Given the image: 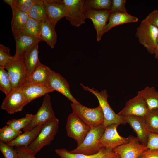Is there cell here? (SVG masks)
<instances>
[{
    "label": "cell",
    "mask_w": 158,
    "mask_h": 158,
    "mask_svg": "<svg viewBox=\"0 0 158 158\" xmlns=\"http://www.w3.org/2000/svg\"><path fill=\"white\" fill-rule=\"evenodd\" d=\"M80 85L84 90L92 93L97 99L103 114V125L105 128L113 124L126 123L122 117L116 114L110 106L108 101V92L106 90L99 92L94 88H90L82 84Z\"/></svg>",
    "instance_id": "cell-1"
},
{
    "label": "cell",
    "mask_w": 158,
    "mask_h": 158,
    "mask_svg": "<svg viewBox=\"0 0 158 158\" xmlns=\"http://www.w3.org/2000/svg\"><path fill=\"white\" fill-rule=\"evenodd\" d=\"M59 120L56 118L43 124L35 139L27 147L35 156L44 146L49 145L54 139L59 127Z\"/></svg>",
    "instance_id": "cell-2"
},
{
    "label": "cell",
    "mask_w": 158,
    "mask_h": 158,
    "mask_svg": "<svg viewBox=\"0 0 158 158\" xmlns=\"http://www.w3.org/2000/svg\"><path fill=\"white\" fill-rule=\"evenodd\" d=\"M105 129L103 124L91 128L82 143L76 148L69 152L72 153L87 155L98 152L102 147L99 140Z\"/></svg>",
    "instance_id": "cell-3"
},
{
    "label": "cell",
    "mask_w": 158,
    "mask_h": 158,
    "mask_svg": "<svg viewBox=\"0 0 158 158\" xmlns=\"http://www.w3.org/2000/svg\"><path fill=\"white\" fill-rule=\"evenodd\" d=\"M135 36L140 44L152 54H154L158 37V28L145 19L137 28Z\"/></svg>",
    "instance_id": "cell-4"
},
{
    "label": "cell",
    "mask_w": 158,
    "mask_h": 158,
    "mask_svg": "<svg viewBox=\"0 0 158 158\" xmlns=\"http://www.w3.org/2000/svg\"><path fill=\"white\" fill-rule=\"evenodd\" d=\"M71 106L74 113L91 128L103 124V114L100 106L94 108L85 107L80 103H72Z\"/></svg>",
    "instance_id": "cell-5"
},
{
    "label": "cell",
    "mask_w": 158,
    "mask_h": 158,
    "mask_svg": "<svg viewBox=\"0 0 158 158\" xmlns=\"http://www.w3.org/2000/svg\"><path fill=\"white\" fill-rule=\"evenodd\" d=\"M67 135L75 140L77 146L83 142L90 127L72 112L68 116L65 126Z\"/></svg>",
    "instance_id": "cell-6"
},
{
    "label": "cell",
    "mask_w": 158,
    "mask_h": 158,
    "mask_svg": "<svg viewBox=\"0 0 158 158\" xmlns=\"http://www.w3.org/2000/svg\"><path fill=\"white\" fill-rule=\"evenodd\" d=\"M53 110L51 97L48 94L45 95L42 103L30 123L22 130L24 132L29 131L35 127L56 119Z\"/></svg>",
    "instance_id": "cell-7"
},
{
    "label": "cell",
    "mask_w": 158,
    "mask_h": 158,
    "mask_svg": "<svg viewBox=\"0 0 158 158\" xmlns=\"http://www.w3.org/2000/svg\"><path fill=\"white\" fill-rule=\"evenodd\" d=\"M67 15L65 17L71 25L79 27L85 22L84 4L83 0H61Z\"/></svg>",
    "instance_id": "cell-8"
},
{
    "label": "cell",
    "mask_w": 158,
    "mask_h": 158,
    "mask_svg": "<svg viewBox=\"0 0 158 158\" xmlns=\"http://www.w3.org/2000/svg\"><path fill=\"white\" fill-rule=\"evenodd\" d=\"M120 124L110 125L105 128L99 142L102 147L111 150L116 148L129 142L130 137L125 138L121 136L117 128Z\"/></svg>",
    "instance_id": "cell-9"
},
{
    "label": "cell",
    "mask_w": 158,
    "mask_h": 158,
    "mask_svg": "<svg viewBox=\"0 0 158 158\" xmlns=\"http://www.w3.org/2000/svg\"><path fill=\"white\" fill-rule=\"evenodd\" d=\"M28 103L24 96L21 87L14 89L4 99L1 108L10 114L20 112Z\"/></svg>",
    "instance_id": "cell-10"
},
{
    "label": "cell",
    "mask_w": 158,
    "mask_h": 158,
    "mask_svg": "<svg viewBox=\"0 0 158 158\" xmlns=\"http://www.w3.org/2000/svg\"><path fill=\"white\" fill-rule=\"evenodd\" d=\"M5 69L9 74L13 89L21 87L28 82V76L23 58L14 59Z\"/></svg>",
    "instance_id": "cell-11"
},
{
    "label": "cell",
    "mask_w": 158,
    "mask_h": 158,
    "mask_svg": "<svg viewBox=\"0 0 158 158\" xmlns=\"http://www.w3.org/2000/svg\"><path fill=\"white\" fill-rule=\"evenodd\" d=\"M149 111L146 102L138 93L135 96L126 102L118 114L122 117L134 116L144 117Z\"/></svg>",
    "instance_id": "cell-12"
},
{
    "label": "cell",
    "mask_w": 158,
    "mask_h": 158,
    "mask_svg": "<svg viewBox=\"0 0 158 158\" xmlns=\"http://www.w3.org/2000/svg\"><path fill=\"white\" fill-rule=\"evenodd\" d=\"M130 137L129 142L113 150L120 158H138L148 149L146 145L140 144L136 137Z\"/></svg>",
    "instance_id": "cell-13"
},
{
    "label": "cell",
    "mask_w": 158,
    "mask_h": 158,
    "mask_svg": "<svg viewBox=\"0 0 158 158\" xmlns=\"http://www.w3.org/2000/svg\"><path fill=\"white\" fill-rule=\"evenodd\" d=\"M111 12L109 11L97 10L85 8L86 18L92 21L96 32L97 41H100L104 34V30L109 20Z\"/></svg>",
    "instance_id": "cell-14"
},
{
    "label": "cell",
    "mask_w": 158,
    "mask_h": 158,
    "mask_svg": "<svg viewBox=\"0 0 158 158\" xmlns=\"http://www.w3.org/2000/svg\"><path fill=\"white\" fill-rule=\"evenodd\" d=\"M48 85L53 91H56L62 94L72 103H80L71 93L69 84L66 80L60 74L50 68Z\"/></svg>",
    "instance_id": "cell-15"
},
{
    "label": "cell",
    "mask_w": 158,
    "mask_h": 158,
    "mask_svg": "<svg viewBox=\"0 0 158 158\" xmlns=\"http://www.w3.org/2000/svg\"><path fill=\"white\" fill-rule=\"evenodd\" d=\"M48 20L53 26L67 15L64 6L60 0H43Z\"/></svg>",
    "instance_id": "cell-16"
},
{
    "label": "cell",
    "mask_w": 158,
    "mask_h": 158,
    "mask_svg": "<svg viewBox=\"0 0 158 158\" xmlns=\"http://www.w3.org/2000/svg\"><path fill=\"white\" fill-rule=\"evenodd\" d=\"M16 51L13 56L15 60L21 59L27 51L36 43L42 40L40 38L23 33L14 36Z\"/></svg>",
    "instance_id": "cell-17"
},
{
    "label": "cell",
    "mask_w": 158,
    "mask_h": 158,
    "mask_svg": "<svg viewBox=\"0 0 158 158\" xmlns=\"http://www.w3.org/2000/svg\"><path fill=\"white\" fill-rule=\"evenodd\" d=\"M135 133L137 138L141 144L147 145L149 133L146 128L144 118L134 116L122 117Z\"/></svg>",
    "instance_id": "cell-18"
},
{
    "label": "cell",
    "mask_w": 158,
    "mask_h": 158,
    "mask_svg": "<svg viewBox=\"0 0 158 158\" xmlns=\"http://www.w3.org/2000/svg\"><path fill=\"white\" fill-rule=\"evenodd\" d=\"M55 152L61 158H115L119 157L113 150L104 147L98 152L92 155L72 153L65 148L56 149Z\"/></svg>",
    "instance_id": "cell-19"
},
{
    "label": "cell",
    "mask_w": 158,
    "mask_h": 158,
    "mask_svg": "<svg viewBox=\"0 0 158 158\" xmlns=\"http://www.w3.org/2000/svg\"><path fill=\"white\" fill-rule=\"evenodd\" d=\"M21 87L24 96L28 103L36 98L54 91L48 85L29 82Z\"/></svg>",
    "instance_id": "cell-20"
},
{
    "label": "cell",
    "mask_w": 158,
    "mask_h": 158,
    "mask_svg": "<svg viewBox=\"0 0 158 158\" xmlns=\"http://www.w3.org/2000/svg\"><path fill=\"white\" fill-rule=\"evenodd\" d=\"M138 18L128 13L127 12H116L111 13L108 22L104 30V34L116 26L125 23L136 22Z\"/></svg>",
    "instance_id": "cell-21"
},
{
    "label": "cell",
    "mask_w": 158,
    "mask_h": 158,
    "mask_svg": "<svg viewBox=\"0 0 158 158\" xmlns=\"http://www.w3.org/2000/svg\"><path fill=\"white\" fill-rule=\"evenodd\" d=\"M11 7L12 12L11 24L14 36L22 33L29 16L28 13L20 11L15 6Z\"/></svg>",
    "instance_id": "cell-22"
},
{
    "label": "cell",
    "mask_w": 158,
    "mask_h": 158,
    "mask_svg": "<svg viewBox=\"0 0 158 158\" xmlns=\"http://www.w3.org/2000/svg\"><path fill=\"white\" fill-rule=\"evenodd\" d=\"M43 125H39L29 131L24 132L11 142L6 144L13 147L23 146L27 147L37 137Z\"/></svg>",
    "instance_id": "cell-23"
},
{
    "label": "cell",
    "mask_w": 158,
    "mask_h": 158,
    "mask_svg": "<svg viewBox=\"0 0 158 158\" xmlns=\"http://www.w3.org/2000/svg\"><path fill=\"white\" fill-rule=\"evenodd\" d=\"M38 44H36L29 49L23 58L28 77L41 64L38 58Z\"/></svg>",
    "instance_id": "cell-24"
},
{
    "label": "cell",
    "mask_w": 158,
    "mask_h": 158,
    "mask_svg": "<svg viewBox=\"0 0 158 158\" xmlns=\"http://www.w3.org/2000/svg\"><path fill=\"white\" fill-rule=\"evenodd\" d=\"M40 38L45 42L51 48H54L57 41V36L55 27L48 20L42 23Z\"/></svg>",
    "instance_id": "cell-25"
},
{
    "label": "cell",
    "mask_w": 158,
    "mask_h": 158,
    "mask_svg": "<svg viewBox=\"0 0 158 158\" xmlns=\"http://www.w3.org/2000/svg\"><path fill=\"white\" fill-rule=\"evenodd\" d=\"M49 68L46 65L41 63L28 77L27 82L48 85Z\"/></svg>",
    "instance_id": "cell-26"
},
{
    "label": "cell",
    "mask_w": 158,
    "mask_h": 158,
    "mask_svg": "<svg viewBox=\"0 0 158 158\" xmlns=\"http://www.w3.org/2000/svg\"><path fill=\"white\" fill-rule=\"evenodd\" d=\"M138 93L146 102L149 111L158 109V92L153 87H147Z\"/></svg>",
    "instance_id": "cell-27"
},
{
    "label": "cell",
    "mask_w": 158,
    "mask_h": 158,
    "mask_svg": "<svg viewBox=\"0 0 158 158\" xmlns=\"http://www.w3.org/2000/svg\"><path fill=\"white\" fill-rule=\"evenodd\" d=\"M28 14L29 17L42 23L48 20L43 0H37Z\"/></svg>",
    "instance_id": "cell-28"
},
{
    "label": "cell",
    "mask_w": 158,
    "mask_h": 158,
    "mask_svg": "<svg viewBox=\"0 0 158 158\" xmlns=\"http://www.w3.org/2000/svg\"><path fill=\"white\" fill-rule=\"evenodd\" d=\"M143 118L148 132L158 134V109L149 111Z\"/></svg>",
    "instance_id": "cell-29"
},
{
    "label": "cell",
    "mask_w": 158,
    "mask_h": 158,
    "mask_svg": "<svg viewBox=\"0 0 158 158\" xmlns=\"http://www.w3.org/2000/svg\"><path fill=\"white\" fill-rule=\"evenodd\" d=\"M42 23L29 17L22 33L40 38Z\"/></svg>",
    "instance_id": "cell-30"
},
{
    "label": "cell",
    "mask_w": 158,
    "mask_h": 158,
    "mask_svg": "<svg viewBox=\"0 0 158 158\" xmlns=\"http://www.w3.org/2000/svg\"><path fill=\"white\" fill-rule=\"evenodd\" d=\"M112 1L111 0H85V8L97 10L109 11Z\"/></svg>",
    "instance_id": "cell-31"
},
{
    "label": "cell",
    "mask_w": 158,
    "mask_h": 158,
    "mask_svg": "<svg viewBox=\"0 0 158 158\" xmlns=\"http://www.w3.org/2000/svg\"><path fill=\"white\" fill-rule=\"evenodd\" d=\"M34 116V114H27L25 117L21 118L9 120L6 124L15 130L19 131L30 123Z\"/></svg>",
    "instance_id": "cell-32"
},
{
    "label": "cell",
    "mask_w": 158,
    "mask_h": 158,
    "mask_svg": "<svg viewBox=\"0 0 158 158\" xmlns=\"http://www.w3.org/2000/svg\"><path fill=\"white\" fill-rule=\"evenodd\" d=\"M22 133L21 131H17L8 125L0 129V141L7 143L15 139Z\"/></svg>",
    "instance_id": "cell-33"
},
{
    "label": "cell",
    "mask_w": 158,
    "mask_h": 158,
    "mask_svg": "<svg viewBox=\"0 0 158 158\" xmlns=\"http://www.w3.org/2000/svg\"><path fill=\"white\" fill-rule=\"evenodd\" d=\"M13 89L11 79L5 69L0 68V90L7 95Z\"/></svg>",
    "instance_id": "cell-34"
},
{
    "label": "cell",
    "mask_w": 158,
    "mask_h": 158,
    "mask_svg": "<svg viewBox=\"0 0 158 158\" xmlns=\"http://www.w3.org/2000/svg\"><path fill=\"white\" fill-rule=\"evenodd\" d=\"M14 60L11 56L10 49L2 44H0V68H5Z\"/></svg>",
    "instance_id": "cell-35"
},
{
    "label": "cell",
    "mask_w": 158,
    "mask_h": 158,
    "mask_svg": "<svg viewBox=\"0 0 158 158\" xmlns=\"http://www.w3.org/2000/svg\"><path fill=\"white\" fill-rule=\"evenodd\" d=\"M0 150L4 158H18L17 150L13 147L0 141Z\"/></svg>",
    "instance_id": "cell-36"
},
{
    "label": "cell",
    "mask_w": 158,
    "mask_h": 158,
    "mask_svg": "<svg viewBox=\"0 0 158 158\" xmlns=\"http://www.w3.org/2000/svg\"><path fill=\"white\" fill-rule=\"evenodd\" d=\"M37 0H16L15 6L20 11L28 13Z\"/></svg>",
    "instance_id": "cell-37"
},
{
    "label": "cell",
    "mask_w": 158,
    "mask_h": 158,
    "mask_svg": "<svg viewBox=\"0 0 158 158\" xmlns=\"http://www.w3.org/2000/svg\"><path fill=\"white\" fill-rule=\"evenodd\" d=\"M126 0H113L110 10L111 13L116 12H127L125 4Z\"/></svg>",
    "instance_id": "cell-38"
},
{
    "label": "cell",
    "mask_w": 158,
    "mask_h": 158,
    "mask_svg": "<svg viewBox=\"0 0 158 158\" xmlns=\"http://www.w3.org/2000/svg\"><path fill=\"white\" fill-rule=\"evenodd\" d=\"M18 158H36L33 153L27 147L23 146L16 147Z\"/></svg>",
    "instance_id": "cell-39"
},
{
    "label": "cell",
    "mask_w": 158,
    "mask_h": 158,
    "mask_svg": "<svg viewBox=\"0 0 158 158\" xmlns=\"http://www.w3.org/2000/svg\"><path fill=\"white\" fill-rule=\"evenodd\" d=\"M147 146L149 149H158V134L149 133Z\"/></svg>",
    "instance_id": "cell-40"
},
{
    "label": "cell",
    "mask_w": 158,
    "mask_h": 158,
    "mask_svg": "<svg viewBox=\"0 0 158 158\" xmlns=\"http://www.w3.org/2000/svg\"><path fill=\"white\" fill-rule=\"evenodd\" d=\"M145 19L158 28V10L152 11Z\"/></svg>",
    "instance_id": "cell-41"
},
{
    "label": "cell",
    "mask_w": 158,
    "mask_h": 158,
    "mask_svg": "<svg viewBox=\"0 0 158 158\" xmlns=\"http://www.w3.org/2000/svg\"><path fill=\"white\" fill-rule=\"evenodd\" d=\"M138 158H158V149H148Z\"/></svg>",
    "instance_id": "cell-42"
},
{
    "label": "cell",
    "mask_w": 158,
    "mask_h": 158,
    "mask_svg": "<svg viewBox=\"0 0 158 158\" xmlns=\"http://www.w3.org/2000/svg\"><path fill=\"white\" fill-rule=\"evenodd\" d=\"M3 1L11 6L15 5L16 0H4Z\"/></svg>",
    "instance_id": "cell-43"
},
{
    "label": "cell",
    "mask_w": 158,
    "mask_h": 158,
    "mask_svg": "<svg viewBox=\"0 0 158 158\" xmlns=\"http://www.w3.org/2000/svg\"><path fill=\"white\" fill-rule=\"evenodd\" d=\"M158 54V37L157 40V45L156 50L154 52V54L155 55Z\"/></svg>",
    "instance_id": "cell-44"
},
{
    "label": "cell",
    "mask_w": 158,
    "mask_h": 158,
    "mask_svg": "<svg viewBox=\"0 0 158 158\" xmlns=\"http://www.w3.org/2000/svg\"><path fill=\"white\" fill-rule=\"evenodd\" d=\"M155 57L158 59V54L155 55Z\"/></svg>",
    "instance_id": "cell-45"
},
{
    "label": "cell",
    "mask_w": 158,
    "mask_h": 158,
    "mask_svg": "<svg viewBox=\"0 0 158 158\" xmlns=\"http://www.w3.org/2000/svg\"><path fill=\"white\" fill-rule=\"evenodd\" d=\"M120 158V157H116V158Z\"/></svg>",
    "instance_id": "cell-46"
}]
</instances>
